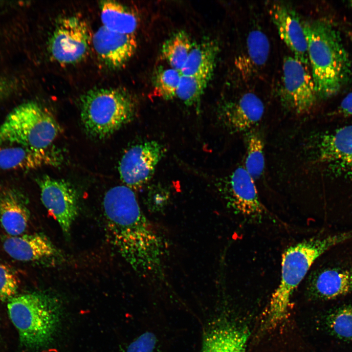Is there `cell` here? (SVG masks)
<instances>
[{"label": "cell", "mask_w": 352, "mask_h": 352, "mask_svg": "<svg viewBox=\"0 0 352 352\" xmlns=\"http://www.w3.org/2000/svg\"><path fill=\"white\" fill-rule=\"evenodd\" d=\"M219 52L218 44L208 40L193 45L180 72L182 75H202L211 78Z\"/></svg>", "instance_id": "7402d4cb"}, {"label": "cell", "mask_w": 352, "mask_h": 352, "mask_svg": "<svg viewBox=\"0 0 352 352\" xmlns=\"http://www.w3.org/2000/svg\"><path fill=\"white\" fill-rule=\"evenodd\" d=\"M3 247L11 257L20 261L52 260L60 256L51 240L41 233L8 237L3 242Z\"/></svg>", "instance_id": "2e32d148"}, {"label": "cell", "mask_w": 352, "mask_h": 352, "mask_svg": "<svg viewBox=\"0 0 352 352\" xmlns=\"http://www.w3.org/2000/svg\"><path fill=\"white\" fill-rule=\"evenodd\" d=\"M165 153L164 147L155 141L132 146L123 154L119 163L121 180L132 190L141 189L153 176Z\"/></svg>", "instance_id": "9c48e42d"}, {"label": "cell", "mask_w": 352, "mask_h": 352, "mask_svg": "<svg viewBox=\"0 0 352 352\" xmlns=\"http://www.w3.org/2000/svg\"><path fill=\"white\" fill-rule=\"evenodd\" d=\"M211 78L202 75H181L176 97L187 106L198 104Z\"/></svg>", "instance_id": "484cf974"}, {"label": "cell", "mask_w": 352, "mask_h": 352, "mask_svg": "<svg viewBox=\"0 0 352 352\" xmlns=\"http://www.w3.org/2000/svg\"><path fill=\"white\" fill-rule=\"evenodd\" d=\"M309 65L317 96L336 95L347 83L350 63L340 34L332 23L317 19L304 23Z\"/></svg>", "instance_id": "7a4b0ae2"}, {"label": "cell", "mask_w": 352, "mask_h": 352, "mask_svg": "<svg viewBox=\"0 0 352 352\" xmlns=\"http://www.w3.org/2000/svg\"><path fill=\"white\" fill-rule=\"evenodd\" d=\"M349 35L350 36L351 39L352 40V32H350Z\"/></svg>", "instance_id": "d6a6232c"}, {"label": "cell", "mask_w": 352, "mask_h": 352, "mask_svg": "<svg viewBox=\"0 0 352 352\" xmlns=\"http://www.w3.org/2000/svg\"><path fill=\"white\" fill-rule=\"evenodd\" d=\"M59 154L51 149L38 150L13 145L0 149V168L3 169L31 170L44 165H56Z\"/></svg>", "instance_id": "ac0fdd59"}, {"label": "cell", "mask_w": 352, "mask_h": 352, "mask_svg": "<svg viewBox=\"0 0 352 352\" xmlns=\"http://www.w3.org/2000/svg\"><path fill=\"white\" fill-rule=\"evenodd\" d=\"M327 324L337 338L352 342V305L342 306L333 311L327 318Z\"/></svg>", "instance_id": "4316f807"}, {"label": "cell", "mask_w": 352, "mask_h": 352, "mask_svg": "<svg viewBox=\"0 0 352 352\" xmlns=\"http://www.w3.org/2000/svg\"><path fill=\"white\" fill-rule=\"evenodd\" d=\"M279 93L282 103L297 113L308 112L315 104L317 96L311 74L294 56L284 59Z\"/></svg>", "instance_id": "ba28073f"}, {"label": "cell", "mask_w": 352, "mask_h": 352, "mask_svg": "<svg viewBox=\"0 0 352 352\" xmlns=\"http://www.w3.org/2000/svg\"><path fill=\"white\" fill-rule=\"evenodd\" d=\"M264 144L261 135L251 131L246 139V155L244 168L254 178H259L264 169Z\"/></svg>", "instance_id": "d4e9b609"}, {"label": "cell", "mask_w": 352, "mask_h": 352, "mask_svg": "<svg viewBox=\"0 0 352 352\" xmlns=\"http://www.w3.org/2000/svg\"><path fill=\"white\" fill-rule=\"evenodd\" d=\"M352 239V230L313 238L288 248L282 256L280 284L272 295L265 324L273 328L287 314L291 295L315 261L336 245Z\"/></svg>", "instance_id": "3957f363"}, {"label": "cell", "mask_w": 352, "mask_h": 352, "mask_svg": "<svg viewBox=\"0 0 352 352\" xmlns=\"http://www.w3.org/2000/svg\"><path fill=\"white\" fill-rule=\"evenodd\" d=\"M314 148L317 161L336 175L352 177V125L322 135Z\"/></svg>", "instance_id": "8fae6325"}, {"label": "cell", "mask_w": 352, "mask_h": 352, "mask_svg": "<svg viewBox=\"0 0 352 352\" xmlns=\"http://www.w3.org/2000/svg\"><path fill=\"white\" fill-rule=\"evenodd\" d=\"M61 129L43 107L36 102H26L13 109L0 126V143L48 150Z\"/></svg>", "instance_id": "8992f818"}, {"label": "cell", "mask_w": 352, "mask_h": 352, "mask_svg": "<svg viewBox=\"0 0 352 352\" xmlns=\"http://www.w3.org/2000/svg\"><path fill=\"white\" fill-rule=\"evenodd\" d=\"M249 335L245 328L230 325L216 327L204 337L201 352H246Z\"/></svg>", "instance_id": "ffe728a7"}, {"label": "cell", "mask_w": 352, "mask_h": 352, "mask_svg": "<svg viewBox=\"0 0 352 352\" xmlns=\"http://www.w3.org/2000/svg\"><path fill=\"white\" fill-rule=\"evenodd\" d=\"M311 295L331 300L352 291V271L341 268H328L314 273L308 281Z\"/></svg>", "instance_id": "e0dca14e"}, {"label": "cell", "mask_w": 352, "mask_h": 352, "mask_svg": "<svg viewBox=\"0 0 352 352\" xmlns=\"http://www.w3.org/2000/svg\"><path fill=\"white\" fill-rule=\"evenodd\" d=\"M338 110L340 113L344 115H352V92L343 99Z\"/></svg>", "instance_id": "4dcf8cb0"}, {"label": "cell", "mask_w": 352, "mask_h": 352, "mask_svg": "<svg viewBox=\"0 0 352 352\" xmlns=\"http://www.w3.org/2000/svg\"><path fill=\"white\" fill-rule=\"evenodd\" d=\"M29 218L28 208L17 194L7 192L0 196V221L8 234L21 235L26 229Z\"/></svg>", "instance_id": "44dd1931"}, {"label": "cell", "mask_w": 352, "mask_h": 352, "mask_svg": "<svg viewBox=\"0 0 352 352\" xmlns=\"http://www.w3.org/2000/svg\"><path fill=\"white\" fill-rule=\"evenodd\" d=\"M110 243L143 277L162 278L163 242L141 210L133 190L126 185L110 189L103 201Z\"/></svg>", "instance_id": "6da1fadb"}, {"label": "cell", "mask_w": 352, "mask_h": 352, "mask_svg": "<svg viewBox=\"0 0 352 352\" xmlns=\"http://www.w3.org/2000/svg\"><path fill=\"white\" fill-rule=\"evenodd\" d=\"M11 90V86L7 82L0 79V98Z\"/></svg>", "instance_id": "1f68e13d"}, {"label": "cell", "mask_w": 352, "mask_h": 352, "mask_svg": "<svg viewBox=\"0 0 352 352\" xmlns=\"http://www.w3.org/2000/svg\"><path fill=\"white\" fill-rule=\"evenodd\" d=\"M135 106L125 91L113 88L90 90L81 100V119L86 132L97 139L113 134L131 121Z\"/></svg>", "instance_id": "5b68a950"}, {"label": "cell", "mask_w": 352, "mask_h": 352, "mask_svg": "<svg viewBox=\"0 0 352 352\" xmlns=\"http://www.w3.org/2000/svg\"><path fill=\"white\" fill-rule=\"evenodd\" d=\"M100 8L103 26L114 32L134 34L138 20L129 8L112 0L100 1Z\"/></svg>", "instance_id": "603a6c76"}, {"label": "cell", "mask_w": 352, "mask_h": 352, "mask_svg": "<svg viewBox=\"0 0 352 352\" xmlns=\"http://www.w3.org/2000/svg\"><path fill=\"white\" fill-rule=\"evenodd\" d=\"M157 340L151 332H146L136 338L128 346L125 352H157Z\"/></svg>", "instance_id": "f546056e"}, {"label": "cell", "mask_w": 352, "mask_h": 352, "mask_svg": "<svg viewBox=\"0 0 352 352\" xmlns=\"http://www.w3.org/2000/svg\"><path fill=\"white\" fill-rule=\"evenodd\" d=\"M349 5H350V6L352 8V1H350L349 2Z\"/></svg>", "instance_id": "836d02e7"}, {"label": "cell", "mask_w": 352, "mask_h": 352, "mask_svg": "<svg viewBox=\"0 0 352 352\" xmlns=\"http://www.w3.org/2000/svg\"><path fill=\"white\" fill-rule=\"evenodd\" d=\"M222 190L227 205L236 213L252 219L262 218L265 208L254 178L244 167H238L225 179Z\"/></svg>", "instance_id": "7c38bea8"}, {"label": "cell", "mask_w": 352, "mask_h": 352, "mask_svg": "<svg viewBox=\"0 0 352 352\" xmlns=\"http://www.w3.org/2000/svg\"><path fill=\"white\" fill-rule=\"evenodd\" d=\"M92 44L99 58L108 67L116 69L124 65L137 48L134 34H122L102 26L92 36Z\"/></svg>", "instance_id": "9a60e30c"}, {"label": "cell", "mask_w": 352, "mask_h": 352, "mask_svg": "<svg viewBox=\"0 0 352 352\" xmlns=\"http://www.w3.org/2000/svg\"><path fill=\"white\" fill-rule=\"evenodd\" d=\"M41 200L57 221L65 235H68L78 213L76 191L68 181L47 175L38 180Z\"/></svg>", "instance_id": "30bf717a"}, {"label": "cell", "mask_w": 352, "mask_h": 352, "mask_svg": "<svg viewBox=\"0 0 352 352\" xmlns=\"http://www.w3.org/2000/svg\"><path fill=\"white\" fill-rule=\"evenodd\" d=\"M264 107L255 93L248 92L224 102L218 111V117L230 132L239 133L249 131L262 119Z\"/></svg>", "instance_id": "5bb4252c"}, {"label": "cell", "mask_w": 352, "mask_h": 352, "mask_svg": "<svg viewBox=\"0 0 352 352\" xmlns=\"http://www.w3.org/2000/svg\"><path fill=\"white\" fill-rule=\"evenodd\" d=\"M181 75L179 71L171 67L158 70L154 77V94L166 100L176 97Z\"/></svg>", "instance_id": "83f0119b"}, {"label": "cell", "mask_w": 352, "mask_h": 352, "mask_svg": "<svg viewBox=\"0 0 352 352\" xmlns=\"http://www.w3.org/2000/svg\"><path fill=\"white\" fill-rule=\"evenodd\" d=\"M246 47L236 61V66L243 78L254 75L265 64L269 54L270 44L266 34L259 29L248 35Z\"/></svg>", "instance_id": "d6986e66"}, {"label": "cell", "mask_w": 352, "mask_h": 352, "mask_svg": "<svg viewBox=\"0 0 352 352\" xmlns=\"http://www.w3.org/2000/svg\"><path fill=\"white\" fill-rule=\"evenodd\" d=\"M7 308L24 347L39 350L53 342L63 316L62 305L55 296L43 292L22 294L11 299Z\"/></svg>", "instance_id": "277c9868"}, {"label": "cell", "mask_w": 352, "mask_h": 352, "mask_svg": "<svg viewBox=\"0 0 352 352\" xmlns=\"http://www.w3.org/2000/svg\"><path fill=\"white\" fill-rule=\"evenodd\" d=\"M19 284V277L14 270L0 263V300L9 301L16 296Z\"/></svg>", "instance_id": "f1b7e54d"}, {"label": "cell", "mask_w": 352, "mask_h": 352, "mask_svg": "<svg viewBox=\"0 0 352 352\" xmlns=\"http://www.w3.org/2000/svg\"><path fill=\"white\" fill-rule=\"evenodd\" d=\"M92 36L86 22L75 16L61 19L49 40L48 49L52 58L61 65L75 64L86 55Z\"/></svg>", "instance_id": "52a82bcc"}, {"label": "cell", "mask_w": 352, "mask_h": 352, "mask_svg": "<svg viewBox=\"0 0 352 352\" xmlns=\"http://www.w3.org/2000/svg\"><path fill=\"white\" fill-rule=\"evenodd\" d=\"M193 46L188 34L184 31H179L164 43L161 54L170 67L180 72Z\"/></svg>", "instance_id": "cb8c5ba5"}, {"label": "cell", "mask_w": 352, "mask_h": 352, "mask_svg": "<svg viewBox=\"0 0 352 352\" xmlns=\"http://www.w3.org/2000/svg\"><path fill=\"white\" fill-rule=\"evenodd\" d=\"M268 11L279 36L293 56L304 65L308 66L304 23L295 8L286 2L274 1L269 4Z\"/></svg>", "instance_id": "4fadbf2b"}]
</instances>
